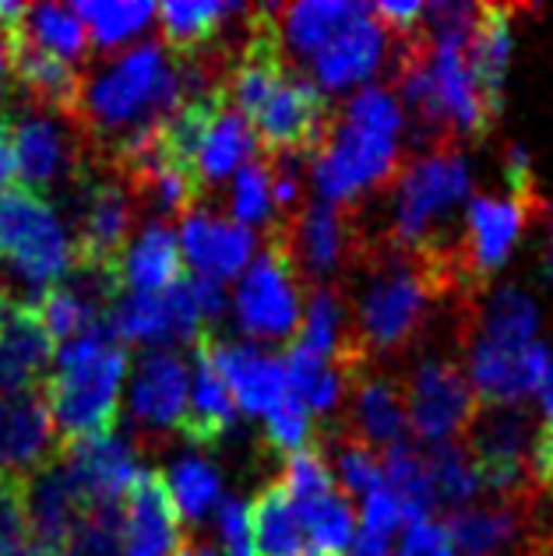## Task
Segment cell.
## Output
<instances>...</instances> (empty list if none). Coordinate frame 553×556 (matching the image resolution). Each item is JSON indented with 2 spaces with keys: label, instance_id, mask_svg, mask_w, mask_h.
Here are the masks:
<instances>
[{
  "label": "cell",
  "instance_id": "obj_14",
  "mask_svg": "<svg viewBox=\"0 0 553 556\" xmlns=\"http://www.w3.org/2000/svg\"><path fill=\"white\" fill-rule=\"evenodd\" d=\"M465 345V377L479 402L487 405H521L529 394H540L543 380L553 367V349L543 342L526 349H501L476 339Z\"/></svg>",
  "mask_w": 553,
  "mask_h": 556
},
{
  "label": "cell",
  "instance_id": "obj_30",
  "mask_svg": "<svg viewBox=\"0 0 553 556\" xmlns=\"http://www.w3.org/2000/svg\"><path fill=\"white\" fill-rule=\"evenodd\" d=\"M512 14H515L512 8L487 4L469 42H465V56H469L473 75L479 81V89H483L490 110L498 116L504 106V75H507V64H512V47H515Z\"/></svg>",
  "mask_w": 553,
  "mask_h": 556
},
{
  "label": "cell",
  "instance_id": "obj_61",
  "mask_svg": "<svg viewBox=\"0 0 553 556\" xmlns=\"http://www.w3.org/2000/svg\"><path fill=\"white\" fill-rule=\"evenodd\" d=\"M307 556H317V553H307Z\"/></svg>",
  "mask_w": 553,
  "mask_h": 556
},
{
  "label": "cell",
  "instance_id": "obj_5",
  "mask_svg": "<svg viewBox=\"0 0 553 556\" xmlns=\"http://www.w3.org/2000/svg\"><path fill=\"white\" fill-rule=\"evenodd\" d=\"M469 163L455 141L413 155L391 184L388 240L419 254L462 251V240L444 237V223L469 201Z\"/></svg>",
  "mask_w": 553,
  "mask_h": 556
},
{
  "label": "cell",
  "instance_id": "obj_24",
  "mask_svg": "<svg viewBox=\"0 0 553 556\" xmlns=\"http://www.w3.org/2000/svg\"><path fill=\"white\" fill-rule=\"evenodd\" d=\"M11 42H14V81H18L22 92L28 96V106L75 116L81 102V89H85V78L78 71L64 61H56L53 53L39 50L36 42L22 33V25L11 28Z\"/></svg>",
  "mask_w": 553,
  "mask_h": 556
},
{
  "label": "cell",
  "instance_id": "obj_42",
  "mask_svg": "<svg viewBox=\"0 0 553 556\" xmlns=\"http://www.w3.org/2000/svg\"><path fill=\"white\" fill-rule=\"evenodd\" d=\"M331 465H335V476L342 482V493L345 496H367L385 486V468H381V455H374V447L360 444L356 437H349L345 430L331 441Z\"/></svg>",
  "mask_w": 553,
  "mask_h": 556
},
{
  "label": "cell",
  "instance_id": "obj_21",
  "mask_svg": "<svg viewBox=\"0 0 553 556\" xmlns=\"http://www.w3.org/2000/svg\"><path fill=\"white\" fill-rule=\"evenodd\" d=\"M56 367V342L36 306H14L0 325V399L47 388Z\"/></svg>",
  "mask_w": 553,
  "mask_h": 556
},
{
  "label": "cell",
  "instance_id": "obj_50",
  "mask_svg": "<svg viewBox=\"0 0 553 556\" xmlns=\"http://www.w3.org/2000/svg\"><path fill=\"white\" fill-rule=\"evenodd\" d=\"M455 539H451L448 525L441 521H416L405 525V535L399 543V556H455Z\"/></svg>",
  "mask_w": 553,
  "mask_h": 556
},
{
  "label": "cell",
  "instance_id": "obj_27",
  "mask_svg": "<svg viewBox=\"0 0 553 556\" xmlns=\"http://www.w3.org/2000/svg\"><path fill=\"white\" fill-rule=\"evenodd\" d=\"M465 339L501 345V349H526L540 342V306L518 286H501L473 311L465 325Z\"/></svg>",
  "mask_w": 553,
  "mask_h": 556
},
{
  "label": "cell",
  "instance_id": "obj_44",
  "mask_svg": "<svg viewBox=\"0 0 553 556\" xmlns=\"http://www.w3.org/2000/svg\"><path fill=\"white\" fill-rule=\"evenodd\" d=\"M282 486L293 496V504H314L322 501L325 493L335 490V479H331V462L325 455V447L311 444L307 451H300L286 462V472H282Z\"/></svg>",
  "mask_w": 553,
  "mask_h": 556
},
{
  "label": "cell",
  "instance_id": "obj_16",
  "mask_svg": "<svg viewBox=\"0 0 553 556\" xmlns=\"http://www.w3.org/2000/svg\"><path fill=\"white\" fill-rule=\"evenodd\" d=\"M61 430H56L47 394H8L0 399V476L33 479L61 458Z\"/></svg>",
  "mask_w": 553,
  "mask_h": 556
},
{
  "label": "cell",
  "instance_id": "obj_33",
  "mask_svg": "<svg viewBox=\"0 0 553 556\" xmlns=\"http://www.w3.org/2000/svg\"><path fill=\"white\" fill-rule=\"evenodd\" d=\"M286 374H289V391H293L314 416H331L335 408H342L345 391L356 377L349 367L317 359L300 345H293L286 353Z\"/></svg>",
  "mask_w": 553,
  "mask_h": 556
},
{
  "label": "cell",
  "instance_id": "obj_51",
  "mask_svg": "<svg viewBox=\"0 0 553 556\" xmlns=\"http://www.w3.org/2000/svg\"><path fill=\"white\" fill-rule=\"evenodd\" d=\"M374 14L388 33H399L402 39H413L416 25L427 22V8L416 0H381V4H374Z\"/></svg>",
  "mask_w": 553,
  "mask_h": 556
},
{
  "label": "cell",
  "instance_id": "obj_20",
  "mask_svg": "<svg viewBox=\"0 0 553 556\" xmlns=\"http://www.w3.org/2000/svg\"><path fill=\"white\" fill-rule=\"evenodd\" d=\"M85 515L89 504L81 501L61 458L28 479V546L39 556H64Z\"/></svg>",
  "mask_w": 553,
  "mask_h": 556
},
{
  "label": "cell",
  "instance_id": "obj_60",
  "mask_svg": "<svg viewBox=\"0 0 553 556\" xmlns=\"http://www.w3.org/2000/svg\"><path fill=\"white\" fill-rule=\"evenodd\" d=\"M14 311V303H11V296H8V292H4V286H0V325H4V320H8V314Z\"/></svg>",
  "mask_w": 553,
  "mask_h": 556
},
{
  "label": "cell",
  "instance_id": "obj_47",
  "mask_svg": "<svg viewBox=\"0 0 553 556\" xmlns=\"http://www.w3.org/2000/svg\"><path fill=\"white\" fill-rule=\"evenodd\" d=\"M479 14H483V8H476V4L438 0V4H427V33L424 36L430 42H455V47H465L479 22Z\"/></svg>",
  "mask_w": 553,
  "mask_h": 556
},
{
  "label": "cell",
  "instance_id": "obj_13",
  "mask_svg": "<svg viewBox=\"0 0 553 556\" xmlns=\"http://www.w3.org/2000/svg\"><path fill=\"white\" fill-rule=\"evenodd\" d=\"M536 212H543L540 201H526L515 194H479L469 201L462 226V268L473 286H483V278H490L512 257L521 229Z\"/></svg>",
  "mask_w": 553,
  "mask_h": 556
},
{
  "label": "cell",
  "instance_id": "obj_41",
  "mask_svg": "<svg viewBox=\"0 0 553 556\" xmlns=\"http://www.w3.org/2000/svg\"><path fill=\"white\" fill-rule=\"evenodd\" d=\"M229 212L232 223H240L243 229L251 226H268V232L279 226V204L272 194V169L268 163H254L243 166L237 177H232V194H229Z\"/></svg>",
  "mask_w": 553,
  "mask_h": 556
},
{
  "label": "cell",
  "instance_id": "obj_53",
  "mask_svg": "<svg viewBox=\"0 0 553 556\" xmlns=\"http://www.w3.org/2000/svg\"><path fill=\"white\" fill-rule=\"evenodd\" d=\"M191 289H194V300L201 306V317H205V325H209V320H215V317H223V311L229 306V296H226L223 282H212V278L191 275Z\"/></svg>",
  "mask_w": 553,
  "mask_h": 556
},
{
  "label": "cell",
  "instance_id": "obj_1",
  "mask_svg": "<svg viewBox=\"0 0 553 556\" xmlns=\"http://www.w3.org/2000/svg\"><path fill=\"white\" fill-rule=\"evenodd\" d=\"M402 99L385 85H367L345 99L328 127L325 144L311 155V184L317 198L349 208L370 190L391 187L402 173Z\"/></svg>",
  "mask_w": 553,
  "mask_h": 556
},
{
  "label": "cell",
  "instance_id": "obj_26",
  "mask_svg": "<svg viewBox=\"0 0 553 556\" xmlns=\"http://www.w3.org/2000/svg\"><path fill=\"white\" fill-rule=\"evenodd\" d=\"M180 265H184V254H180L177 232L169 229V223H159V218H152V223L127 243L121 261H116L124 292H149V296H159V292L177 286Z\"/></svg>",
  "mask_w": 553,
  "mask_h": 556
},
{
  "label": "cell",
  "instance_id": "obj_2",
  "mask_svg": "<svg viewBox=\"0 0 553 556\" xmlns=\"http://www.w3.org/2000/svg\"><path fill=\"white\" fill-rule=\"evenodd\" d=\"M180 106L177 56L166 42H138L85 81L75 121L92 144L106 141L113 155L130 138L159 130Z\"/></svg>",
  "mask_w": 553,
  "mask_h": 556
},
{
  "label": "cell",
  "instance_id": "obj_46",
  "mask_svg": "<svg viewBox=\"0 0 553 556\" xmlns=\"http://www.w3.org/2000/svg\"><path fill=\"white\" fill-rule=\"evenodd\" d=\"M215 535H219V549L226 556H261L251 521V504L240 496H226L215 510Z\"/></svg>",
  "mask_w": 553,
  "mask_h": 556
},
{
  "label": "cell",
  "instance_id": "obj_7",
  "mask_svg": "<svg viewBox=\"0 0 553 556\" xmlns=\"http://www.w3.org/2000/svg\"><path fill=\"white\" fill-rule=\"evenodd\" d=\"M89 135L81 130L75 116L50 113L28 106L22 113H11V152H14V177L25 190L47 198V190L75 187L89 166Z\"/></svg>",
  "mask_w": 553,
  "mask_h": 556
},
{
  "label": "cell",
  "instance_id": "obj_8",
  "mask_svg": "<svg viewBox=\"0 0 553 556\" xmlns=\"http://www.w3.org/2000/svg\"><path fill=\"white\" fill-rule=\"evenodd\" d=\"M303 296L300 275L289 261L279 237L268 232L265 251L254 257V265L240 275V286L232 292V320L243 331L247 342H286L303 325Z\"/></svg>",
  "mask_w": 553,
  "mask_h": 556
},
{
  "label": "cell",
  "instance_id": "obj_38",
  "mask_svg": "<svg viewBox=\"0 0 553 556\" xmlns=\"http://www.w3.org/2000/svg\"><path fill=\"white\" fill-rule=\"evenodd\" d=\"M78 18L89 28V39L99 50H116L124 42L138 39L152 22H159V8L149 4V0H130V4H121V0H81L75 4Z\"/></svg>",
  "mask_w": 553,
  "mask_h": 556
},
{
  "label": "cell",
  "instance_id": "obj_56",
  "mask_svg": "<svg viewBox=\"0 0 553 556\" xmlns=\"http://www.w3.org/2000/svg\"><path fill=\"white\" fill-rule=\"evenodd\" d=\"M540 413H543V422L546 427H553V367H550V374H546V380H543V388H540Z\"/></svg>",
  "mask_w": 553,
  "mask_h": 556
},
{
  "label": "cell",
  "instance_id": "obj_22",
  "mask_svg": "<svg viewBox=\"0 0 553 556\" xmlns=\"http://www.w3.org/2000/svg\"><path fill=\"white\" fill-rule=\"evenodd\" d=\"M410 405H405V388L391 377H377L363 370L353 377V402H349L345 433L360 444L381 447V455L391 447L410 441Z\"/></svg>",
  "mask_w": 553,
  "mask_h": 556
},
{
  "label": "cell",
  "instance_id": "obj_29",
  "mask_svg": "<svg viewBox=\"0 0 553 556\" xmlns=\"http://www.w3.org/2000/svg\"><path fill=\"white\" fill-rule=\"evenodd\" d=\"M529 510L532 504H512V501L451 510L448 532L455 539V549L465 556H498L501 549L515 546L529 532Z\"/></svg>",
  "mask_w": 553,
  "mask_h": 556
},
{
  "label": "cell",
  "instance_id": "obj_18",
  "mask_svg": "<svg viewBox=\"0 0 553 556\" xmlns=\"http://www.w3.org/2000/svg\"><path fill=\"white\" fill-rule=\"evenodd\" d=\"M187 549L191 539L184 535V518L166 479L141 472L124 501V556H187Z\"/></svg>",
  "mask_w": 553,
  "mask_h": 556
},
{
  "label": "cell",
  "instance_id": "obj_9",
  "mask_svg": "<svg viewBox=\"0 0 553 556\" xmlns=\"http://www.w3.org/2000/svg\"><path fill=\"white\" fill-rule=\"evenodd\" d=\"M279 237L289 261L300 278H311L317 286H331L335 275H342L360 254V232L353 226V215L335 204H307V208L293 212L272 229Z\"/></svg>",
  "mask_w": 553,
  "mask_h": 556
},
{
  "label": "cell",
  "instance_id": "obj_10",
  "mask_svg": "<svg viewBox=\"0 0 553 556\" xmlns=\"http://www.w3.org/2000/svg\"><path fill=\"white\" fill-rule=\"evenodd\" d=\"M405 405H410V427L430 447L451 444L465 437L479 408V399L465 370L451 359H419L405 380Z\"/></svg>",
  "mask_w": 553,
  "mask_h": 556
},
{
  "label": "cell",
  "instance_id": "obj_57",
  "mask_svg": "<svg viewBox=\"0 0 553 556\" xmlns=\"http://www.w3.org/2000/svg\"><path fill=\"white\" fill-rule=\"evenodd\" d=\"M543 275L553 286V215H546V254H543Z\"/></svg>",
  "mask_w": 553,
  "mask_h": 556
},
{
  "label": "cell",
  "instance_id": "obj_4",
  "mask_svg": "<svg viewBox=\"0 0 553 556\" xmlns=\"http://www.w3.org/2000/svg\"><path fill=\"white\" fill-rule=\"evenodd\" d=\"M124 380L127 353L110 320L56 349V367L42 394L64 444L113 430Z\"/></svg>",
  "mask_w": 553,
  "mask_h": 556
},
{
  "label": "cell",
  "instance_id": "obj_35",
  "mask_svg": "<svg viewBox=\"0 0 553 556\" xmlns=\"http://www.w3.org/2000/svg\"><path fill=\"white\" fill-rule=\"evenodd\" d=\"M166 486H169L173 504L180 510V518L191 525H201L226 501L219 468H215L205 455H184L173 462L166 472Z\"/></svg>",
  "mask_w": 553,
  "mask_h": 556
},
{
  "label": "cell",
  "instance_id": "obj_39",
  "mask_svg": "<svg viewBox=\"0 0 553 556\" xmlns=\"http://www.w3.org/2000/svg\"><path fill=\"white\" fill-rule=\"evenodd\" d=\"M303 518V529L317 556H349L356 546V515L353 504L342 490L325 493L322 501L297 507Z\"/></svg>",
  "mask_w": 553,
  "mask_h": 556
},
{
  "label": "cell",
  "instance_id": "obj_19",
  "mask_svg": "<svg viewBox=\"0 0 553 556\" xmlns=\"http://www.w3.org/2000/svg\"><path fill=\"white\" fill-rule=\"evenodd\" d=\"M212 359L219 367L223 380L229 384L237 408L243 416H261L268 419L289 394V374L286 359L268 353L265 345L254 342H209Z\"/></svg>",
  "mask_w": 553,
  "mask_h": 556
},
{
  "label": "cell",
  "instance_id": "obj_15",
  "mask_svg": "<svg viewBox=\"0 0 553 556\" xmlns=\"http://www.w3.org/2000/svg\"><path fill=\"white\" fill-rule=\"evenodd\" d=\"M388 47H391V33L374 14V8H367L322 53L303 64L307 67V81L317 92H335V96L367 89V81L388 61Z\"/></svg>",
  "mask_w": 553,
  "mask_h": 556
},
{
  "label": "cell",
  "instance_id": "obj_12",
  "mask_svg": "<svg viewBox=\"0 0 553 556\" xmlns=\"http://www.w3.org/2000/svg\"><path fill=\"white\" fill-rule=\"evenodd\" d=\"M61 465L92 507H121L141 479L138 447L124 430H106L85 441H71L61 451Z\"/></svg>",
  "mask_w": 553,
  "mask_h": 556
},
{
  "label": "cell",
  "instance_id": "obj_25",
  "mask_svg": "<svg viewBox=\"0 0 553 556\" xmlns=\"http://www.w3.org/2000/svg\"><path fill=\"white\" fill-rule=\"evenodd\" d=\"M363 11H367V4H353V0H303V4L275 8V39H279V50L286 56L307 64Z\"/></svg>",
  "mask_w": 553,
  "mask_h": 556
},
{
  "label": "cell",
  "instance_id": "obj_3",
  "mask_svg": "<svg viewBox=\"0 0 553 556\" xmlns=\"http://www.w3.org/2000/svg\"><path fill=\"white\" fill-rule=\"evenodd\" d=\"M78 265L75 229L36 190L11 187L0 198V286L14 306H39Z\"/></svg>",
  "mask_w": 553,
  "mask_h": 556
},
{
  "label": "cell",
  "instance_id": "obj_54",
  "mask_svg": "<svg viewBox=\"0 0 553 556\" xmlns=\"http://www.w3.org/2000/svg\"><path fill=\"white\" fill-rule=\"evenodd\" d=\"M14 180V152H11V110L0 102V198L11 190Z\"/></svg>",
  "mask_w": 553,
  "mask_h": 556
},
{
  "label": "cell",
  "instance_id": "obj_6",
  "mask_svg": "<svg viewBox=\"0 0 553 556\" xmlns=\"http://www.w3.org/2000/svg\"><path fill=\"white\" fill-rule=\"evenodd\" d=\"M540 430L543 416L536 419L526 405L479 402L462 444L469 447L479 476H483V486L498 493L501 501L536 504L529 490V462Z\"/></svg>",
  "mask_w": 553,
  "mask_h": 556
},
{
  "label": "cell",
  "instance_id": "obj_49",
  "mask_svg": "<svg viewBox=\"0 0 553 556\" xmlns=\"http://www.w3.org/2000/svg\"><path fill=\"white\" fill-rule=\"evenodd\" d=\"M28 479L0 476V546L28 543Z\"/></svg>",
  "mask_w": 553,
  "mask_h": 556
},
{
  "label": "cell",
  "instance_id": "obj_52",
  "mask_svg": "<svg viewBox=\"0 0 553 556\" xmlns=\"http://www.w3.org/2000/svg\"><path fill=\"white\" fill-rule=\"evenodd\" d=\"M504 180H507V194L540 201L536 198V180H532V159L521 144H512V149L504 152Z\"/></svg>",
  "mask_w": 553,
  "mask_h": 556
},
{
  "label": "cell",
  "instance_id": "obj_31",
  "mask_svg": "<svg viewBox=\"0 0 553 556\" xmlns=\"http://www.w3.org/2000/svg\"><path fill=\"white\" fill-rule=\"evenodd\" d=\"M251 521L261 556H307V529H303V518L282 479L268 482L254 496Z\"/></svg>",
  "mask_w": 553,
  "mask_h": 556
},
{
  "label": "cell",
  "instance_id": "obj_28",
  "mask_svg": "<svg viewBox=\"0 0 553 556\" xmlns=\"http://www.w3.org/2000/svg\"><path fill=\"white\" fill-rule=\"evenodd\" d=\"M257 149H261V138L251 127V121H247L240 110H232L229 102H223L212 127H209L205 141H201V152L194 159L198 184L201 187L226 184L229 177H237L243 166L254 163Z\"/></svg>",
  "mask_w": 553,
  "mask_h": 556
},
{
  "label": "cell",
  "instance_id": "obj_11",
  "mask_svg": "<svg viewBox=\"0 0 553 556\" xmlns=\"http://www.w3.org/2000/svg\"><path fill=\"white\" fill-rule=\"evenodd\" d=\"M191 405V370L177 349H149L127 380V416L144 441H166L173 430L184 433Z\"/></svg>",
  "mask_w": 553,
  "mask_h": 556
},
{
  "label": "cell",
  "instance_id": "obj_32",
  "mask_svg": "<svg viewBox=\"0 0 553 556\" xmlns=\"http://www.w3.org/2000/svg\"><path fill=\"white\" fill-rule=\"evenodd\" d=\"M243 4H219V0H173V4L159 8V28H163V42H169L177 53L205 50L209 42L219 36L223 22L243 18Z\"/></svg>",
  "mask_w": 553,
  "mask_h": 556
},
{
  "label": "cell",
  "instance_id": "obj_55",
  "mask_svg": "<svg viewBox=\"0 0 553 556\" xmlns=\"http://www.w3.org/2000/svg\"><path fill=\"white\" fill-rule=\"evenodd\" d=\"M8 78H14V42H11V28L0 25V89H4Z\"/></svg>",
  "mask_w": 553,
  "mask_h": 556
},
{
  "label": "cell",
  "instance_id": "obj_17",
  "mask_svg": "<svg viewBox=\"0 0 553 556\" xmlns=\"http://www.w3.org/2000/svg\"><path fill=\"white\" fill-rule=\"evenodd\" d=\"M180 254L194 275L212 278V282H229L254 265L257 237L232 218H223L209 208H194L180 218L177 229Z\"/></svg>",
  "mask_w": 553,
  "mask_h": 556
},
{
  "label": "cell",
  "instance_id": "obj_40",
  "mask_svg": "<svg viewBox=\"0 0 553 556\" xmlns=\"http://www.w3.org/2000/svg\"><path fill=\"white\" fill-rule=\"evenodd\" d=\"M427 465H430V479H433V493H438V504L465 510L479 496V490H487L483 476H479V468H476V462L469 455V447L458 444V441L430 447Z\"/></svg>",
  "mask_w": 553,
  "mask_h": 556
},
{
  "label": "cell",
  "instance_id": "obj_45",
  "mask_svg": "<svg viewBox=\"0 0 553 556\" xmlns=\"http://www.w3.org/2000/svg\"><path fill=\"white\" fill-rule=\"evenodd\" d=\"M311 433H314V413L297 399V394H289V399L265 419L268 447L279 451V455H289V458L311 447Z\"/></svg>",
  "mask_w": 553,
  "mask_h": 556
},
{
  "label": "cell",
  "instance_id": "obj_58",
  "mask_svg": "<svg viewBox=\"0 0 553 556\" xmlns=\"http://www.w3.org/2000/svg\"><path fill=\"white\" fill-rule=\"evenodd\" d=\"M526 556H553V535H543V539H536V543L529 546Z\"/></svg>",
  "mask_w": 553,
  "mask_h": 556
},
{
  "label": "cell",
  "instance_id": "obj_48",
  "mask_svg": "<svg viewBox=\"0 0 553 556\" xmlns=\"http://www.w3.org/2000/svg\"><path fill=\"white\" fill-rule=\"evenodd\" d=\"M405 525V510L399 504V496L388 486H377L367 501H363V515H360V535L370 539V543H385L391 546V539Z\"/></svg>",
  "mask_w": 553,
  "mask_h": 556
},
{
  "label": "cell",
  "instance_id": "obj_59",
  "mask_svg": "<svg viewBox=\"0 0 553 556\" xmlns=\"http://www.w3.org/2000/svg\"><path fill=\"white\" fill-rule=\"evenodd\" d=\"M0 556H36V553L28 543H4L0 546Z\"/></svg>",
  "mask_w": 553,
  "mask_h": 556
},
{
  "label": "cell",
  "instance_id": "obj_23",
  "mask_svg": "<svg viewBox=\"0 0 553 556\" xmlns=\"http://www.w3.org/2000/svg\"><path fill=\"white\" fill-rule=\"evenodd\" d=\"M212 334H205L194 349V370H191V405H187V422H184V437L191 441L198 451L215 447L226 441V433L237 430L240 408L232 399L229 384L223 380L219 367L212 359Z\"/></svg>",
  "mask_w": 553,
  "mask_h": 556
},
{
  "label": "cell",
  "instance_id": "obj_37",
  "mask_svg": "<svg viewBox=\"0 0 553 556\" xmlns=\"http://www.w3.org/2000/svg\"><path fill=\"white\" fill-rule=\"evenodd\" d=\"M110 328L121 342L130 345H173V320L166 292H121L110 311Z\"/></svg>",
  "mask_w": 553,
  "mask_h": 556
},
{
  "label": "cell",
  "instance_id": "obj_43",
  "mask_svg": "<svg viewBox=\"0 0 553 556\" xmlns=\"http://www.w3.org/2000/svg\"><path fill=\"white\" fill-rule=\"evenodd\" d=\"M64 556H124V507H92Z\"/></svg>",
  "mask_w": 553,
  "mask_h": 556
},
{
  "label": "cell",
  "instance_id": "obj_34",
  "mask_svg": "<svg viewBox=\"0 0 553 556\" xmlns=\"http://www.w3.org/2000/svg\"><path fill=\"white\" fill-rule=\"evenodd\" d=\"M381 468H385V486L399 496V504L405 510V525L430 521L433 507H438V493H433L427 458L405 441L399 447L385 451Z\"/></svg>",
  "mask_w": 553,
  "mask_h": 556
},
{
  "label": "cell",
  "instance_id": "obj_36",
  "mask_svg": "<svg viewBox=\"0 0 553 556\" xmlns=\"http://www.w3.org/2000/svg\"><path fill=\"white\" fill-rule=\"evenodd\" d=\"M22 33L33 39L39 50L53 53L56 61H64L71 67L81 64L85 53H89V28H85L75 8H61V4L28 8Z\"/></svg>",
  "mask_w": 553,
  "mask_h": 556
}]
</instances>
